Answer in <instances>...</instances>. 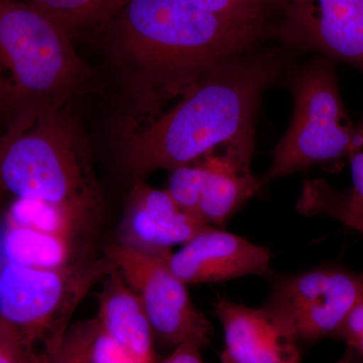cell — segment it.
Here are the masks:
<instances>
[{
  "instance_id": "obj_1",
  "label": "cell",
  "mask_w": 363,
  "mask_h": 363,
  "mask_svg": "<svg viewBox=\"0 0 363 363\" xmlns=\"http://www.w3.org/2000/svg\"><path fill=\"white\" fill-rule=\"evenodd\" d=\"M286 63L284 45L252 51L217 64L175 96L130 102L121 126L124 167L138 181L200 161L255 130L262 93Z\"/></svg>"
},
{
  "instance_id": "obj_2",
  "label": "cell",
  "mask_w": 363,
  "mask_h": 363,
  "mask_svg": "<svg viewBox=\"0 0 363 363\" xmlns=\"http://www.w3.org/2000/svg\"><path fill=\"white\" fill-rule=\"evenodd\" d=\"M272 26L222 18L189 0H128L104 30L128 97L183 92L217 64L255 51Z\"/></svg>"
},
{
  "instance_id": "obj_3",
  "label": "cell",
  "mask_w": 363,
  "mask_h": 363,
  "mask_svg": "<svg viewBox=\"0 0 363 363\" xmlns=\"http://www.w3.org/2000/svg\"><path fill=\"white\" fill-rule=\"evenodd\" d=\"M94 72L72 37L23 0H0V123L23 128L89 91Z\"/></svg>"
},
{
  "instance_id": "obj_4",
  "label": "cell",
  "mask_w": 363,
  "mask_h": 363,
  "mask_svg": "<svg viewBox=\"0 0 363 363\" xmlns=\"http://www.w3.org/2000/svg\"><path fill=\"white\" fill-rule=\"evenodd\" d=\"M67 208L86 223L101 205L87 143L69 107L0 136V198Z\"/></svg>"
},
{
  "instance_id": "obj_5",
  "label": "cell",
  "mask_w": 363,
  "mask_h": 363,
  "mask_svg": "<svg viewBox=\"0 0 363 363\" xmlns=\"http://www.w3.org/2000/svg\"><path fill=\"white\" fill-rule=\"evenodd\" d=\"M106 257L54 269L0 267V320L20 336L26 353L56 350L76 310L112 271Z\"/></svg>"
},
{
  "instance_id": "obj_6",
  "label": "cell",
  "mask_w": 363,
  "mask_h": 363,
  "mask_svg": "<svg viewBox=\"0 0 363 363\" xmlns=\"http://www.w3.org/2000/svg\"><path fill=\"white\" fill-rule=\"evenodd\" d=\"M286 80L294 97L293 116L260 177L264 186L314 166L337 168L347 157L354 135L330 60L317 57L294 69Z\"/></svg>"
},
{
  "instance_id": "obj_7",
  "label": "cell",
  "mask_w": 363,
  "mask_h": 363,
  "mask_svg": "<svg viewBox=\"0 0 363 363\" xmlns=\"http://www.w3.org/2000/svg\"><path fill=\"white\" fill-rule=\"evenodd\" d=\"M169 255H150L117 242L104 250V257L138 296L155 341L174 348L193 343L202 350L211 341L213 328L191 300L187 285L169 269Z\"/></svg>"
},
{
  "instance_id": "obj_8",
  "label": "cell",
  "mask_w": 363,
  "mask_h": 363,
  "mask_svg": "<svg viewBox=\"0 0 363 363\" xmlns=\"http://www.w3.org/2000/svg\"><path fill=\"white\" fill-rule=\"evenodd\" d=\"M363 296V274L340 267H319L281 279L267 307L298 340L335 337Z\"/></svg>"
},
{
  "instance_id": "obj_9",
  "label": "cell",
  "mask_w": 363,
  "mask_h": 363,
  "mask_svg": "<svg viewBox=\"0 0 363 363\" xmlns=\"http://www.w3.org/2000/svg\"><path fill=\"white\" fill-rule=\"evenodd\" d=\"M272 35L286 49L317 52L363 72V0H293Z\"/></svg>"
},
{
  "instance_id": "obj_10",
  "label": "cell",
  "mask_w": 363,
  "mask_h": 363,
  "mask_svg": "<svg viewBox=\"0 0 363 363\" xmlns=\"http://www.w3.org/2000/svg\"><path fill=\"white\" fill-rule=\"evenodd\" d=\"M167 262L187 286L267 276L271 272V255L267 248L212 226L198 233L179 252H172Z\"/></svg>"
},
{
  "instance_id": "obj_11",
  "label": "cell",
  "mask_w": 363,
  "mask_h": 363,
  "mask_svg": "<svg viewBox=\"0 0 363 363\" xmlns=\"http://www.w3.org/2000/svg\"><path fill=\"white\" fill-rule=\"evenodd\" d=\"M208 226L199 217L181 209L166 190L138 180L128 197L117 243L167 257L172 247L186 245Z\"/></svg>"
},
{
  "instance_id": "obj_12",
  "label": "cell",
  "mask_w": 363,
  "mask_h": 363,
  "mask_svg": "<svg viewBox=\"0 0 363 363\" xmlns=\"http://www.w3.org/2000/svg\"><path fill=\"white\" fill-rule=\"evenodd\" d=\"M255 130L247 131L202 157L205 169L198 215L207 225L223 226L264 186L252 171Z\"/></svg>"
},
{
  "instance_id": "obj_13",
  "label": "cell",
  "mask_w": 363,
  "mask_h": 363,
  "mask_svg": "<svg viewBox=\"0 0 363 363\" xmlns=\"http://www.w3.org/2000/svg\"><path fill=\"white\" fill-rule=\"evenodd\" d=\"M225 353L238 363H302L298 340L271 308H252L227 298L214 306Z\"/></svg>"
},
{
  "instance_id": "obj_14",
  "label": "cell",
  "mask_w": 363,
  "mask_h": 363,
  "mask_svg": "<svg viewBox=\"0 0 363 363\" xmlns=\"http://www.w3.org/2000/svg\"><path fill=\"white\" fill-rule=\"evenodd\" d=\"M98 321L138 363H155L152 327L138 296L114 267L98 294Z\"/></svg>"
},
{
  "instance_id": "obj_15",
  "label": "cell",
  "mask_w": 363,
  "mask_h": 363,
  "mask_svg": "<svg viewBox=\"0 0 363 363\" xmlns=\"http://www.w3.org/2000/svg\"><path fill=\"white\" fill-rule=\"evenodd\" d=\"M73 238L55 235L23 227H6L2 252L7 264L38 269L68 266Z\"/></svg>"
},
{
  "instance_id": "obj_16",
  "label": "cell",
  "mask_w": 363,
  "mask_h": 363,
  "mask_svg": "<svg viewBox=\"0 0 363 363\" xmlns=\"http://www.w3.org/2000/svg\"><path fill=\"white\" fill-rule=\"evenodd\" d=\"M61 26L69 35L104 30L128 0H23Z\"/></svg>"
},
{
  "instance_id": "obj_17",
  "label": "cell",
  "mask_w": 363,
  "mask_h": 363,
  "mask_svg": "<svg viewBox=\"0 0 363 363\" xmlns=\"http://www.w3.org/2000/svg\"><path fill=\"white\" fill-rule=\"evenodd\" d=\"M6 227H23L55 235L74 238L86 222L67 208L28 198H16L6 214Z\"/></svg>"
},
{
  "instance_id": "obj_18",
  "label": "cell",
  "mask_w": 363,
  "mask_h": 363,
  "mask_svg": "<svg viewBox=\"0 0 363 363\" xmlns=\"http://www.w3.org/2000/svg\"><path fill=\"white\" fill-rule=\"evenodd\" d=\"M194 6L222 18L243 23H267L283 13L293 0H189Z\"/></svg>"
},
{
  "instance_id": "obj_19",
  "label": "cell",
  "mask_w": 363,
  "mask_h": 363,
  "mask_svg": "<svg viewBox=\"0 0 363 363\" xmlns=\"http://www.w3.org/2000/svg\"><path fill=\"white\" fill-rule=\"evenodd\" d=\"M204 176L205 169L201 161L178 167L171 171L166 189L181 209L198 217Z\"/></svg>"
},
{
  "instance_id": "obj_20",
  "label": "cell",
  "mask_w": 363,
  "mask_h": 363,
  "mask_svg": "<svg viewBox=\"0 0 363 363\" xmlns=\"http://www.w3.org/2000/svg\"><path fill=\"white\" fill-rule=\"evenodd\" d=\"M88 363H138L102 328L96 317L80 322Z\"/></svg>"
},
{
  "instance_id": "obj_21",
  "label": "cell",
  "mask_w": 363,
  "mask_h": 363,
  "mask_svg": "<svg viewBox=\"0 0 363 363\" xmlns=\"http://www.w3.org/2000/svg\"><path fill=\"white\" fill-rule=\"evenodd\" d=\"M25 363H88L79 323L71 325L56 350L26 353Z\"/></svg>"
},
{
  "instance_id": "obj_22",
  "label": "cell",
  "mask_w": 363,
  "mask_h": 363,
  "mask_svg": "<svg viewBox=\"0 0 363 363\" xmlns=\"http://www.w3.org/2000/svg\"><path fill=\"white\" fill-rule=\"evenodd\" d=\"M347 194L329 188L318 198L313 208V214L325 215L342 222L363 235V214L350 211L346 206Z\"/></svg>"
},
{
  "instance_id": "obj_23",
  "label": "cell",
  "mask_w": 363,
  "mask_h": 363,
  "mask_svg": "<svg viewBox=\"0 0 363 363\" xmlns=\"http://www.w3.org/2000/svg\"><path fill=\"white\" fill-rule=\"evenodd\" d=\"M347 159L350 162L353 188L348 193L346 206L350 211L363 214V118L355 126Z\"/></svg>"
},
{
  "instance_id": "obj_24",
  "label": "cell",
  "mask_w": 363,
  "mask_h": 363,
  "mask_svg": "<svg viewBox=\"0 0 363 363\" xmlns=\"http://www.w3.org/2000/svg\"><path fill=\"white\" fill-rule=\"evenodd\" d=\"M335 337L344 341L363 363V296L351 310Z\"/></svg>"
},
{
  "instance_id": "obj_25",
  "label": "cell",
  "mask_w": 363,
  "mask_h": 363,
  "mask_svg": "<svg viewBox=\"0 0 363 363\" xmlns=\"http://www.w3.org/2000/svg\"><path fill=\"white\" fill-rule=\"evenodd\" d=\"M26 350L20 336L0 320V363H25Z\"/></svg>"
},
{
  "instance_id": "obj_26",
  "label": "cell",
  "mask_w": 363,
  "mask_h": 363,
  "mask_svg": "<svg viewBox=\"0 0 363 363\" xmlns=\"http://www.w3.org/2000/svg\"><path fill=\"white\" fill-rule=\"evenodd\" d=\"M162 363H205L201 357V348L193 343L177 346L171 355Z\"/></svg>"
},
{
  "instance_id": "obj_27",
  "label": "cell",
  "mask_w": 363,
  "mask_h": 363,
  "mask_svg": "<svg viewBox=\"0 0 363 363\" xmlns=\"http://www.w3.org/2000/svg\"><path fill=\"white\" fill-rule=\"evenodd\" d=\"M220 362L221 363H238L234 362L233 358L228 357V355L225 354V353L222 352L220 354Z\"/></svg>"
}]
</instances>
